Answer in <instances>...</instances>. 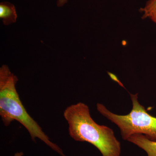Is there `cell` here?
<instances>
[{
	"label": "cell",
	"instance_id": "obj_1",
	"mask_svg": "<svg viewBox=\"0 0 156 156\" xmlns=\"http://www.w3.org/2000/svg\"><path fill=\"white\" fill-rule=\"evenodd\" d=\"M63 116L73 139L91 144L97 148L101 156H121V143L113 130L97 124L91 117L87 105L83 102L72 105L66 109Z\"/></svg>",
	"mask_w": 156,
	"mask_h": 156
},
{
	"label": "cell",
	"instance_id": "obj_2",
	"mask_svg": "<svg viewBox=\"0 0 156 156\" xmlns=\"http://www.w3.org/2000/svg\"><path fill=\"white\" fill-rule=\"evenodd\" d=\"M18 78L7 65L0 68V116L4 125L8 126L14 121L20 123L27 130L32 140H41L62 156H66L58 145L50 138L38 124L30 116L23 106L16 89Z\"/></svg>",
	"mask_w": 156,
	"mask_h": 156
},
{
	"label": "cell",
	"instance_id": "obj_3",
	"mask_svg": "<svg viewBox=\"0 0 156 156\" xmlns=\"http://www.w3.org/2000/svg\"><path fill=\"white\" fill-rule=\"evenodd\" d=\"M130 95L132 108L128 114H116L101 103L96 105L98 111L117 126L124 140H127L133 134H140L156 142V117L149 114L140 103L137 93Z\"/></svg>",
	"mask_w": 156,
	"mask_h": 156
},
{
	"label": "cell",
	"instance_id": "obj_4",
	"mask_svg": "<svg viewBox=\"0 0 156 156\" xmlns=\"http://www.w3.org/2000/svg\"><path fill=\"white\" fill-rule=\"evenodd\" d=\"M127 140L142 149L147 156H156V142L150 140L143 134H133Z\"/></svg>",
	"mask_w": 156,
	"mask_h": 156
},
{
	"label": "cell",
	"instance_id": "obj_5",
	"mask_svg": "<svg viewBox=\"0 0 156 156\" xmlns=\"http://www.w3.org/2000/svg\"><path fill=\"white\" fill-rule=\"evenodd\" d=\"M17 17L16 8L13 4L9 2L0 3V18L5 25L16 22Z\"/></svg>",
	"mask_w": 156,
	"mask_h": 156
},
{
	"label": "cell",
	"instance_id": "obj_6",
	"mask_svg": "<svg viewBox=\"0 0 156 156\" xmlns=\"http://www.w3.org/2000/svg\"><path fill=\"white\" fill-rule=\"evenodd\" d=\"M156 8V0H149L148 2L147 3L145 7L143 9H140L141 12L144 13L143 17L144 18L147 17L149 14Z\"/></svg>",
	"mask_w": 156,
	"mask_h": 156
},
{
	"label": "cell",
	"instance_id": "obj_7",
	"mask_svg": "<svg viewBox=\"0 0 156 156\" xmlns=\"http://www.w3.org/2000/svg\"><path fill=\"white\" fill-rule=\"evenodd\" d=\"M148 17L151 18L154 22L156 23V8L149 14Z\"/></svg>",
	"mask_w": 156,
	"mask_h": 156
},
{
	"label": "cell",
	"instance_id": "obj_8",
	"mask_svg": "<svg viewBox=\"0 0 156 156\" xmlns=\"http://www.w3.org/2000/svg\"><path fill=\"white\" fill-rule=\"evenodd\" d=\"M69 0H57V6L58 7H61L64 6L68 2Z\"/></svg>",
	"mask_w": 156,
	"mask_h": 156
}]
</instances>
